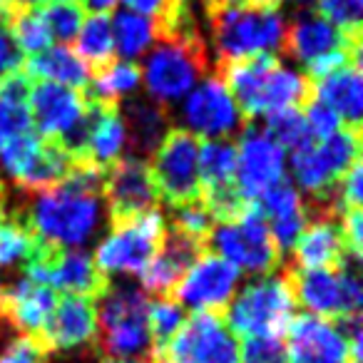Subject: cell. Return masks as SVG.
<instances>
[{
    "mask_svg": "<svg viewBox=\"0 0 363 363\" xmlns=\"http://www.w3.org/2000/svg\"><path fill=\"white\" fill-rule=\"evenodd\" d=\"M289 363H348V343L328 318L301 313L286 328Z\"/></svg>",
    "mask_w": 363,
    "mask_h": 363,
    "instance_id": "obj_19",
    "label": "cell"
},
{
    "mask_svg": "<svg viewBox=\"0 0 363 363\" xmlns=\"http://www.w3.org/2000/svg\"><path fill=\"white\" fill-rule=\"evenodd\" d=\"M219 0H202V6H204V11H207V8H212V6H217Z\"/></svg>",
    "mask_w": 363,
    "mask_h": 363,
    "instance_id": "obj_46",
    "label": "cell"
},
{
    "mask_svg": "<svg viewBox=\"0 0 363 363\" xmlns=\"http://www.w3.org/2000/svg\"><path fill=\"white\" fill-rule=\"evenodd\" d=\"M122 3L127 6V11L140 13V16H147L155 21L157 40L169 35L177 28V23L192 11L189 0H122Z\"/></svg>",
    "mask_w": 363,
    "mask_h": 363,
    "instance_id": "obj_35",
    "label": "cell"
},
{
    "mask_svg": "<svg viewBox=\"0 0 363 363\" xmlns=\"http://www.w3.org/2000/svg\"><path fill=\"white\" fill-rule=\"evenodd\" d=\"M294 294L286 269L244 286L227 306V326L234 336L264 338L284 336L294 318Z\"/></svg>",
    "mask_w": 363,
    "mask_h": 363,
    "instance_id": "obj_5",
    "label": "cell"
},
{
    "mask_svg": "<svg viewBox=\"0 0 363 363\" xmlns=\"http://www.w3.org/2000/svg\"><path fill=\"white\" fill-rule=\"evenodd\" d=\"M209 72L212 62H209L207 43L194 23L174 35L160 38L157 45L147 50L142 80L147 87V97L172 110V105L184 100Z\"/></svg>",
    "mask_w": 363,
    "mask_h": 363,
    "instance_id": "obj_3",
    "label": "cell"
},
{
    "mask_svg": "<svg viewBox=\"0 0 363 363\" xmlns=\"http://www.w3.org/2000/svg\"><path fill=\"white\" fill-rule=\"evenodd\" d=\"M254 207L267 219L279 252L281 254L291 252L298 234L303 232V227H306V222H308L306 202L301 199V192L296 189V184H291L289 177L284 174L277 184H272V187L254 202Z\"/></svg>",
    "mask_w": 363,
    "mask_h": 363,
    "instance_id": "obj_20",
    "label": "cell"
},
{
    "mask_svg": "<svg viewBox=\"0 0 363 363\" xmlns=\"http://www.w3.org/2000/svg\"><path fill=\"white\" fill-rule=\"evenodd\" d=\"M40 16L52 40H57V45H70L85 21V8L80 3H48L40 6Z\"/></svg>",
    "mask_w": 363,
    "mask_h": 363,
    "instance_id": "obj_34",
    "label": "cell"
},
{
    "mask_svg": "<svg viewBox=\"0 0 363 363\" xmlns=\"http://www.w3.org/2000/svg\"><path fill=\"white\" fill-rule=\"evenodd\" d=\"M110 21L112 45H115V52L125 62H132L140 55H147V50L157 43V26L152 18L132 11H120Z\"/></svg>",
    "mask_w": 363,
    "mask_h": 363,
    "instance_id": "obj_29",
    "label": "cell"
},
{
    "mask_svg": "<svg viewBox=\"0 0 363 363\" xmlns=\"http://www.w3.org/2000/svg\"><path fill=\"white\" fill-rule=\"evenodd\" d=\"M102 363H137V361H102Z\"/></svg>",
    "mask_w": 363,
    "mask_h": 363,
    "instance_id": "obj_48",
    "label": "cell"
},
{
    "mask_svg": "<svg viewBox=\"0 0 363 363\" xmlns=\"http://www.w3.org/2000/svg\"><path fill=\"white\" fill-rule=\"evenodd\" d=\"M303 120H306V130L313 142L326 140V137L336 135V132L343 127V122L338 120L336 112L318 100H311L306 107H303Z\"/></svg>",
    "mask_w": 363,
    "mask_h": 363,
    "instance_id": "obj_39",
    "label": "cell"
},
{
    "mask_svg": "<svg viewBox=\"0 0 363 363\" xmlns=\"http://www.w3.org/2000/svg\"><path fill=\"white\" fill-rule=\"evenodd\" d=\"M48 3H77V0H48Z\"/></svg>",
    "mask_w": 363,
    "mask_h": 363,
    "instance_id": "obj_47",
    "label": "cell"
},
{
    "mask_svg": "<svg viewBox=\"0 0 363 363\" xmlns=\"http://www.w3.org/2000/svg\"><path fill=\"white\" fill-rule=\"evenodd\" d=\"M247 6H257V8H281L284 0H242Z\"/></svg>",
    "mask_w": 363,
    "mask_h": 363,
    "instance_id": "obj_45",
    "label": "cell"
},
{
    "mask_svg": "<svg viewBox=\"0 0 363 363\" xmlns=\"http://www.w3.org/2000/svg\"><path fill=\"white\" fill-rule=\"evenodd\" d=\"M150 336H152V348L155 356L160 358L164 353V348L169 346V341L174 338V333L184 323V308L174 301V298H157L150 303Z\"/></svg>",
    "mask_w": 363,
    "mask_h": 363,
    "instance_id": "obj_33",
    "label": "cell"
},
{
    "mask_svg": "<svg viewBox=\"0 0 363 363\" xmlns=\"http://www.w3.org/2000/svg\"><path fill=\"white\" fill-rule=\"evenodd\" d=\"M8 8H18V11H28V8H40L45 0H3Z\"/></svg>",
    "mask_w": 363,
    "mask_h": 363,
    "instance_id": "obj_43",
    "label": "cell"
},
{
    "mask_svg": "<svg viewBox=\"0 0 363 363\" xmlns=\"http://www.w3.org/2000/svg\"><path fill=\"white\" fill-rule=\"evenodd\" d=\"M212 30L217 65L257 55H277L284 48L286 18L279 8H257L242 0H219L204 11Z\"/></svg>",
    "mask_w": 363,
    "mask_h": 363,
    "instance_id": "obj_2",
    "label": "cell"
},
{
    "mask_svg": "<svg viewBox=\"0 0 363 363\" xmlns=\"http://www.w3.org/2000/svg\"><path fill=\"white\" fill-rule=\"evenodd\" d=\"M100 301L92 351L105 361H155L145 291L132 284H110Z\"/></svg>",
    "mask_w": 363,
    "mask_h": 363,
    "instance_id": "obj_4",
    "label": "cell"
},
{
    "mask_svg": "<svg viewBox=\"0 0 363 363\" xmlns=\"http://www.w3.org/2000/svg\"><path fill=\"white\" fill-rule=\"evenodd\" d=\"M182 122L194 137H207V140H229L247 127V120L239 112L232 92L214 70L204 80H199V85H194V90L187 95L182 107Z\"/></svg>",
    "mask_w": 363,
    "mask_h": 363,
    "instance_id": "obj_12",
    "label": "cell"
},
{
    "mask_svg": "<svg viewBox=\"0 0 363 363\" xmlns=\"http://www.w3.org/2000/svg\"><path fill=\"white\" fill-rule=\"evenodd\" d=\"M199 137L187 130L172 127L157 152L152 155V179H155L160 202L172 209L202 202L199 182Z\"/></svg>",
    "mask_w": 363,
    "mask_h": 363,
    "instance_id": "obj_8",
    "label": "cell"
},
{
    "mask_svg": "<svg viewBox=\"0 0 363 363\" xmlns=\"http://www.w3.org/2000/svg\"><path fill=\"white\" fill-rule=\"evenodd\" d=\"M97 331V308L92 298L62 296L57 298L50 318L35 338L48 356L60 351H75L80 346H92Z\"/></svg>",
    "mask_w": 363,
    "mask_h": 363,
    "instance_id": "obj_17",
    "label": "cell"
},
{
    "mask_svg": "<svg viewBox=\"0 0 363 363\" xmlns=\"http://www.w3.org/2000/svg\"><path fill=\"white\" fill-rule=\"evenodd\" d=\"M8 26H11L13 38L21 45V50L26 52V57L38 55V52H43L45 48L52 45L50 33H48L45 23H43L40 8H28V11L8 8Z\"/></svg>",
    "mask_w": 363,
    "mask_h": 363,
    "instance_id": "obj_31",
    "label": "cell"
},
{
    "mask_svg": "<svg viewBox=\"0 0 363 363\" xmlns=\"http://www.w3.org/2000/svg\"><path fill=\"white\" fill-rule=\"evenodd\" d=\"M286 269L294 301L313 316L338 321L361 313L363 294L358 262H346L341 269Z\"/></svg>",
    "mask_w": 363,
    "mask_h": 363,
    "instance_id": "obj_6",
    "label": "cell"
},
{
    "mask_svg": "<svg viewBox=\"0 0 363 363\" xmlns=\"http://www.w3.org/2000/svg\"><path fill=\"white\" fill-rule=\"evenodd\" d=\"M294 269H341L346 262H361L351 257L343 242L341 219H308L294 244Z\"/></svg>",
    "mask_w": 363,
    "mask_h": 363,
    "instance_id": "obj_22",
    "label": "cell"
},
{
    "mask_svg": "<svg viewBox=\"0 0 363 363\" xmlns=\"http://www.w3.org/2000/svg\"><path fill=\"white\" fill-rule=\"evenodd\" d=\"M75 55L87 65L90 75L105 70L110 62H115V45H112V21L105 13H92L85 18L77 33Z\"/></svg>",
    "mask_w": 363,
    "mask_h": 363,
    "instance_id": "obj_28",
    "label": "cell"
},
{
    "mask_svg": "<svg viewBox=\"0 0 363 363\" xmlns=\"http://www.w3.org/2000/svg\"><path fill=\"white\" fill-rule=\"evenodd\" d=\"M38 242L21 204H8L6 217L0 219V272H26Z\"/></svg>",
    "mask_w": 363,
    "mask_h": 363,
    "instance_id": "obj_27",
    "label": "cell"
},
{
    "mask_svg": "<svg viewBox=\"0 0 363 363\" xmlns=\"http://www.w3.org/2000/svg\"><path fill=\"white\" fill-rule=\"evenodd\" d=\"M40 239V237H38ZM28 279L45 284L52 291H65L67 296L102 298L110 289V277L97 269L95 259L80 249H60L48 242H38L30 264L26 269Z\"/></svg>",
    "mask_w": 363,
    "mask_h": 363,
    "instance_id": "obj_9",
    "label": "cell"
},
{
    "mask_svg": "<svg viewBox=\"0 0 363 363\" xmlns=\"http://www.w3.org/2000/svg\"><path fill=\"white\" fill-rule=\"evenodd\" d=\"M13 336H18L16 328L11 326V321H8V316H6V313H3V308H0V343H6V346H8V341H11Z\"/></svg>",
    "mask_w": 363,
    "mask_h": 363,
    "instance_id": "obj_41",
    "label": "cell"
},
{
    "mask_svg": "<svg viewBox=\"0 0 363 363\" xmlns=\"http://www.w3.org/2000/svg\"><path fill=\"white\" fill-rule=\"evenodd\" d=\"M281 52L308 67L338 52H361V38H348L316 11L294 13L291 21H286Z\"/></svg>",
    "mask_w": 363,
    "mask_h": 363,
    "instance_id": "obj_16",
    "label": "cell"
},
{
    "mask_svg": "<svg viewBox=\"0 0 363 363\" xmlns=\"http://www.w3.org/2000/svg\"><path fill=\"white\" fill-rule=\"evenodd\" d=\"M204 252H209L207 244L167 227L164 239H162L155 259H152L145 267V272L140 274L142 291L155 294L157 298H169L172 291L177 289V284L182 281V277L187 274V269L192 267Z\"/></svg>",
    "mask_w": 363,
    "mask_h": 363,
    "instance_id": "obj_18",
    "label": "cell"
},
{
    "mask_svg": "<svg viewBox=\"0 0 363 363\" xmlns=\"http://www.w3.org/2000/svg\"><path fill=\"white\" fill-rule=\"evenodd\" d=\"M26 72L33 80L57 82V85L72 87L82 92L90 82V70L87 65L70 50V45H50L38 55L26 60Z\"/></svg>",
    "mask_w": 363,
    "mask_h": 363,
    "instance_id": "obj_25",
    "label": "cell"
},
{
    "mask_svg": "<svg viewBox=\"0 0 363 363\" xmlns=\"http://www.w3.org/2000/svg\"><path fill=\"white\" fill-rule=\"evenodd\" d=\"M207 249L237 267L239 272L264 274V277H272L284 259L267 219L254 204H249L247 212L239 214L237 219L219 222L209 237Z\"/></svg>",
    "mask_w": 363,
    "mask_h": 363,
    "instance_id": "obj_7",
    "label": "cell"
},
{
    "mask_svg": "<svg viewBox=\"0 0 363 363\" xmlns=\"http://www.w3.org/2000/svg\"><path fill=\"white\" fill-rule=\"evenodd\" d=\"M160 358L167 363H239V338L222 313L194 311Z\"/></svg>",
    "mask_w": 363,
    "mask_h": 363,
    "instance_id": "obj_11",
    "label": "cell"
},
{
    "mask_svg": "<svg viewBox=\"0 0 363 363\" xmlns=\"http://www.w3.org/2000/svg\"><path fill=\"white\" fill-rule=\"evenodd\" d=\"M18 204L43 242L77 249L92 242L102 227V169L80 162L62 184L38 194H23Z\"/></svg>",
    "mask_w": 363,
    "mask_h": 363,
    "instance_id": "obj_1",
    "label": "cell"
},
{
    "mask_svg": "<svg viewBox=\"0 0 363 363\" xmlns=\"http://www.w3.org/2000/svg\"><path fill=\"white\" fill-rule=\"evenodd\" d=\"M150 363H167L164 358H155V361H150Z\"/></svg>",
    "mask_w": 363,
    "mask_h": 363,
    "instance_id": "obj_49",
    "label": "cell"
},
{
    "mask_svg": "<svg viewBox=\"0 0 363 363\" xmlns=\"http://www.w3.org/2000/svg\"><path fill=\"white\" fill-rule=\"evenodd\" d=\"M26 52L21 50L8 26V8L0 0V82L26 70Z\"/></svg>",
    "mask_w": 363,
    "mask_h": 363,
    "instance_id": "obj_38",
    "label": "cell"
},
{
    "mask_svg": "<svg viewBox=\"0 0 363 363\" xmlns=\"http://www.w3.org/2000/svg\"><path fill=\"white\" fill-rule=\"evenodd\" d=\"M291 3L296 13H311V11H316V6H318V0H291Z\"/></svg>",
    "mask_w": 363,
    "mask_h": 363,
    "instance_id": "obj_44",
    "label": "cell"
},
{
    "mask_svg": "<svg viewBox=\"0 0 363 363\" xmlns=\"http://www.w3.org/2000/svg\"><path fill=\"white\" fill-rule=\"evenodd\" d=\"M316 13L333 23L348 38H361L363 0H318Z\"/></svg>",
    "mask_w": 363,
    "mask_h": 363,
    "instance_id": "obj_36",
    "label": "cell"
},
{
    "mask_svg": "<svg viewBox=\"0 0 363 363\" xmlns=\"http://www.w3.org/2000/svg\"><path fill=\"white\" fill-rule=\"evenodd\" d=\"M30 87L33 77L26 70L0 82V150L16 137L33 130L30 105H28Z\"/></svg>",
    "mask_w": 363,
    "mask_h": 363,
    "instance_id": "obj_26",
    "label": "cell"
},
{
    "mask_svg": "<svg viewBox=\"0 0 363 363\" xmlns=\"http://www.w3.org/2000/svg\"><path fill=\"white\" fill-rule=\"evenodd\" d=\"M313 95L318 102L331 107L348 130H361V110H363V80H361V60H348L336 70L326 72L323 77L313 80Z\"/></svg>",
    "mask_w": 363,
    "mask_h": 363,
    "instance_id": "obj_24",
    "label": "cell"
},
{
    "mask_svg": "<svg viewBox=\"0 0 363 363\" xmlns=\"http://www.w3.org/2000/svg\"><path fill=\"white\" fill-rule=\"evenodd\" d=\"M239 363H289L284 336L244 338L239 346Z\"/></svg>",
    "mask_w": 363,
    "mask_h": 363,
    "instance_id": "obj_37",
    "label": "cell"
},
{
    "mask_svg": "<svg viewBox=\"0 0 363 363\" xmlns=\"http://www.w3.org/2000/svg\"><path fill=\"white\" fill-rule=\"evenodd\" d=\"M102 199L110 212V227L157 209V187L150 162L122 157L102 172Z\"/></svg>",
    "mask_w": 363,
    "mask_h": 363,
    "instance_id": "obj_13",
    "label": "cell"
},
{
    "mask_svg": "<svg viewBox=\"0 0 363 363\" xmlns=\"http://www.w3.org/2000/svg\"><path fill=\"white\" fill-rule=\"evenodd\" d=\"M28 105H30V117L38 135L45 140H57L80 117L85 107V95L72 87L57 85V82L33 80Z\"/></svg>",
    "mask_w": 363,
    "mask_h": 363,
    "instance_id": "obj_21",
    "label": "cell"
},
{
    "mask_svg": "<svg viewBox=\"0 0 363 363\" xmlns=\"http://www.w3.org/2000/svg\"><path fill=\"white\" fill-rule=\"evenodd\" d=\"M239 274L242 272L224 262L222 257L204 252L187 269V274L182 277L169 298H174L182 308L187 306L194 311L224 313L239 286Z\"/></svg>",
    "mask_w": 363,
    "mask_h": 363,
    "instance_id": "obj_14",
    "label": "cell"
},
{
    "mask_svg": "<svg viewBox=\"0 0 363 363\" xmlns=\"http://www.w3.org/2000/svg\"><path fill=\"white\" fill-rule=\"evenodd\" d=\"M264 132L277 142L281 150H298L306 142H311V135L306 130V120H303V110L298 107H284V110L269 112L264 115Z\"/></svg>",
    "mask_w": 363,
    "mask_h": 363,
    "instance_id": "obj_32",
    "label": "cell"
},
{
    "mask_svg": "<svg viewBox=\"0 0 363 363\" xmlns=\"http://www.w3.org/2000/svg\"><path fill=\"white\" fill-rule=\"evenodd\" d=\"M125 150H127V132L125 125H122L120 107H115V110H110L102 117L97 130L92 132L90 147H87V160L105 172L112 162L122 160V152Z\"/></svg>",
    "mask_w": 363,
    "mask_h": 363,
    "instance_id": "obj_30",
    "label": "cell"
},
{
    "mask_svg": "<svg viewBox=\"0 0 363 363\" xmlns=\"http://www.w3.org/2000/svg\"><path fill=\"white\" fill-rule=\"evenodd\" d=\"M85 3V8H90L92 13H107L115 8L117 0H82Z\"/></svg>",
    "mask_w": 363,
    "mask_h": 363,
    "instance_id": "obj_42",
    "label": "cell"
},
{
    "mask_svg": "<svg viewBox=\"0 0 363 363\" xmlns=\"http://www.w3.org/2000/svg\"><path fill=\"white\" fill-rule=\"evenodd\" d=\"M120 117L127 132V150L135 160H145L157 152L167 132L172 130L169 107L150 97H130L120 102Z\"/></svg>",
    "mask_w": 363,
    "mask_h": 363,
    "instance_id": "obj_23",
    "label": "cell"
},
{
    "mask_svg": "<svg viewBox=\"0 0 363 363\" xmlns=\"http://www.w3.org/2000/svg\"><path fill=\"white\" fill-rule=\"evenodd\" d=\"M284 177V150L254 122L239 132L234 184L239 197L254 204L272 184Z\"/></svg>",
    "mask_w": 363,
    "mask_h": 363,
    "instance_id": "obj_15",
    "label": "cell"
},
{
    "mask_svg": "<svg viewBox=\"0 0 363 363\" xmlns=\"http://www.w3.org/2000/svg\"><path fill=\"white\" fill-rule=\"evenodd\" d=\"M48 353L30 336H13L8 346L0 353V363H48Z\"/></svg>",
    "mask_w": 363,
    "mask_h": 363,
    "instance_id": "obj_40",
    "label": "cell"
},
{
    "mask_svg": "<svg viewBox=\"0 0 363 363\" xmlns=\"http://www.w3.org/2000/svg\"><path fill=\"white\" fill-rule=\"evenodd\" d=\"M167 232L160 209L145 212L122 224H112L110 234L95 252V264L102 274H142L155 259Z\"/></svg>",
    "mask_w": 363,
    "mask_h": 363,
    "instance_id": "obj_10",
    "label": "cell"
}]
</instances>
